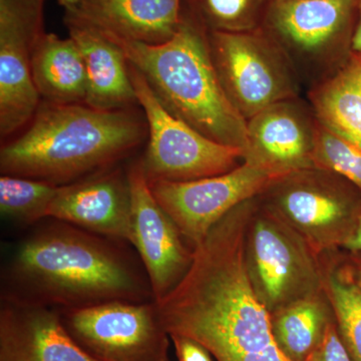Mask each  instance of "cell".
Listing matches in <instances>:
<instances>
[{"instance_id": "4fadbf2b", "label": "cell", "mask_w": 361, "mask_h": 361, "mask_svg": "<svg viewBox=\"0 0 361 361\" xmlns=\"http://www.w3.org/2000/svg\"><path fill=\"white\" fill-rule=\"evenodd\" d=\"M47 219L63 221L132 246V195L128 171L113 167L59 186Z\"/></svg>"}, {"instance_id": "d6986e66", "label": "cell", "mask_w": 361, "mask_h": 361, "mask_svg": "<svg viewBox=\"0 0 361 361\" xmlns=\"http://www.w3.org/2000/svg\"><path fill=\"white\" fill-rule=\"evenodd\" d=\"M33 84L40 99L56 104H85L87 75L75 40L45 32L32 59Z\"/></svg>"}, {"instance_id": "7402d4cb", "label": "cell", "mask_w": 361, "mask_h": 361, "mask_svg": "<svg viewBox=\"0 0 361 361\" xmlns=\"http://www.w3.org/2000/svg\"><path fill=\"white\" fill-rule=\"evenodd\" d=\"M272 0H183L182 11L208 32L257 30Z\"/></svg>"}, {"instance_id": "83f0119b", "label": "cell", "mask_w": 361, "mask_h": 361, "mask_svg": "<svg viewBox=\"0 0 361 361\" xmlns=\"http://www.w3.org/2000/svg\"><path fill=\"white\" fill-rule=\"evenodd\" d=\"M343 247L351 252H361V214L355 230L348 240L344 242Z\"/></svg>"}, {"instance_id": "44dd1931", "label": "cell", "mask_w": 361, "mask_h": 361, "mask_svg": "<svg viewBox=\"0 0 361 361\" xmlns=\"http://www.w3.org/2000/svg\"><path fill=\"white\" fill-rule=\"evenodd\" d=\"M332 322L324 304L314 295L304 297L273 312V336L290 361H305L319 345Z\"/></svg>"}, {"instance_id": "5b68a950", "label": "cell", "mask_w": 361, "mask_h": 361, "mask_svg": "<svg viewBox=\"0 0 361 361\" xmlns=\"http://www.w3.org/2000/svg\"><path fill=\"white\" fill-rule=\"evenodd\" d=\"M356 20L357 0H272L261 30L308 90L350 58Z\"/></svg>"}, {"instance_id": "ffe728a7", "label": "cell", "mask_w": 361, "mask_h": 361, "mask_svg": "<svg viewBox=\"0 0 361 361\" xmlns=\"http://www.w3.org/2000/svg\"><path fill=\"white\" fill-rule=\"evenodd\" d=\"M307 99L320 123L361 149V52L308 90Z\"/></svg>"}, {"instance_id": "9a60e30c", "label": "cell", "mask_w": 361, "mask_h": 361, "mask_svg": "<svg viewBox=\"0 0 361 361\" xmlns=\"http://www.w3.org/2000/svg\"><path fill=\"white\" fill-rule=\"evenodd\" d=\"M317 118L308 99H285L268 106L247 121L245 159L288 175L315 168L314 149Z\"/></svg>"}, {"instance_id": "277c9868", "label": "cell", "mask_w": 361, "mask_h": 361, "mask_svg": "<svg viewBox=\"0 0 361 361\" xmlns=\"http://www.w3.org/2000/svg\"><path fill=\"white\" fill-rule=\"evenodd\" d=\"M208 32L183 13L173 39L145 44L104 35L148 82L161 104L209 139L244 149L247 121L228 99L211 59Z\"/></svg>"}, {"instance_id": "ac0fdd59", "label": "cell", "mask_w": 361, "mask_h": 361, "mask_svg": "<svg viewBox=\"0 0 361 361\" xmlns=\"http://www.w3.org/2000/svg\"><path fill=\"white\" fill-rule=\"evenodd\" d=\"M84 58L87 75L85 104L102 111L139 108L123 49L94 28L65 23Z\"/></svg>"}, {"instance_id": "9c48e42d", "label": "cell", "mask_w": 361, "mask_h": 361, "mask_svg": "<svg viewBox=\"0 0 361 361\" xmlns=\"http://www.w3.org/2000/svg\"><path fill=\"white\" fill-rule=\"evenodd\" d=\"M284 176L245 160L225 174L186 182L153 180L149 185L194 248L233 209L257 198Z\"/></svg>"}, {"instance_id": "4316f807", "label": "cell", "mask_w": 361, "mask_h": 361, "mask_svg": "<svg viewBox=\"0 0 361 361\" xmlns=\"http://www.w3.org/2000/svg\"><path fill=\"white\" fill-rule=\"evenodd\" d=\"M178 361H216L202 344L189 337L171 334Z\"/></svg>"}, {"instance_id": "5bb4252c", "label": "cell", "mask_w": 361, "mask_h": 361, "mask_svg": "<svg viewBox=\"0 0 361 361\" xmlns=\"http://www.w3.org/2000/svg\"><path fill=\"white\" fill-rule=\"evenodd\" d=\"M249 249L257 292L268 310L275 311L313 295L315 272L300 244L274 216L257 218Z\"/></svg>"}, {"instance_id": "f1b7e54d", "label": "cell", "mask_w": 361, "mask_h": 361, "mask_svg": "<svg viewBox=\"0 0 361 361\" xmlns=\"http://www.w3.org/2000/svg\"><path fill=\"white\" fill-rule=\"evenodd\" d=\"M348 269L357 286L361 289V252H353Z\"/></svg>"}, {"instance_id": "3957f363", "label": "cell", "mask_w": 361, "mask_h": 361, "mask_svg": "<svg viewBox=\"0 0 361 361\" xmlns=\"http://www.w3.org/2000/svg\"><path fill=\"white\" fill-rule=\"evenodd\" d=\"M147 139L141 109L102 111L42 99L25 129L2 142L0 172L63 186L116 167Z\"/></svg>"}, {"instance_id": "7a4b0ae2", "label": "cell", "mask_w": 361, "mask_h": 361, "mask_svg": "<svg viewBox=\"0 0 361 361\" xmlns=\"http://www.w3.org/2000/svg\"><path fill=\"white\" fill-rule=\"evenodd\" d=\"M51 220L14 251L2 274L1 299L56 310L156 301L129 244Z\"/></svg>"}, {"instance_id": "ba28073f", "label": "cell", "mask_w": 361, "mask_h": 361, "mask_svg": "<svg viewBox=\"0 0 361 361\" xmlns=\"http://www.w3.org/2000/svg\"><path fill=\"white\" fill-rule=\"evenodd\" d=\"M68 334L99 361H170L171 336L156 301L58 310Z\"/></svg>"}, {"instance_id": "603a6c76", "label": "cell", "mask_w": 361, "mask_h": 361, "mask_svg": "<svg viewBox=\"0 0 361 361\" xmlns=\"http://www.w3.org/2000/svg\"><path fill=\"white\" fill-rule=\"evenodd\" d=\"M59 186L20 176L0 177V211L2 216L20 224L32 225L47 219L49 206Z\"/></svg>"}, {"instance_id": "e0dca14e", "label": "cell", "mask_w": 361, "mask_h": 361, "mask_svg": "<svg viewBox=\"0 0 361 361\" xmlns=\"http://www.w3.org/2000/svg\"><path fill=\"white\" fill-rule=\"evenodd\" d=\"M0 361H99L73 341L56 308L1 299Z\"/></svg>"}, {"instance_id": "484cf974", "label": "cell", "mask_w": 361, "mask_h": 361, "mask_svg": "<svg viewBox=\"0 0 361 361\" xmlns=\"http://www.w3.org/2000/svg\"><path fill=\"white\" fill-rule=\"evenodd\" d=\"M305 361H351L339 336L336 323L330 322L319 345Z\"/></svg>"}, {"instance_id": "d4e9b609", "label": "cell", "mask_w": 361, "mask_h": 361, "mask_svg": "<svg viewBox=\"0 0 361 361\" xmlns=\"http://www.w3.org/2000/svg\"><path fill=\"white\" fill-rule=\"evenodd\" d=\"M312 161L315 168L341 176L361 192V149L318 118Z\"/></svg>"}, {"instance_id": "8992f818", "label": "cell", "mask_w": 361, "mask_h": 361, "mask_svg": "<svg viewBox=\"0 0 361 361\" xmlns=\"http://www.w3.org/2000/svg\"><path fill=\"white\" fill-rule=\"evenodd\" d=\"M129 70L137 103L148 125L146 151L139 161L148 182H186L213 177L243 163L244 149L213 141L176 118L130 63Z\"/></svg>"}, {"instance_id": "7c38bea8", "label": "cell", "mask_w": 361, "mask_h": 361, "mask_svg": "<svg viewBox=\"0 0 361 361\" xmlns=\"http://www.w3.org/2000/svg\"><path fill=\"white\" fill-rule=\"evenodd\" d=\"M132 195V247L141 260L156 301L186 275L193 249L185 246L179 228L156 200L139 161L128 169Z\"/></svg>"}, {"instance_id": "6da1fadb", "label": "cell", "mask_w": 361, "mask_h": 361, "mask_svg": "<svg viewBox=\"0 0 361 361\" xmlns=\"http://www.w3.org/2000/svg\"><path fill=\"white\" fill-rule=\"evenodd\" d=\"M253 200L214 226L194 247L186 275L156 301L170 336L194 339L216 361H290L278 348L251 275L246 241Z\"/></svg>"}, {"instance_id": "30bf717a", "label": "cell", "mask_w": 361, "mask_h": 361, "mask_svg": "<svg viewBox=\"0 0 361 361\" xmlns=\"http://www.w3.org/2000/svg\"><path fill=\"white\" fill-rule=\"evenodd\" d=\"M264 194L277 213L316 243L343 246L361 214L360 190L341 176L322 169L284 176Z\"/></svg>"}, {"instance_id": "8fae6325", "label": "cell", "mask_w": 361, "mask_h": 361, "mask_svg": "<svg viewBox=\"0 0 361 361\" xmlns=\"http://www.w3.org/2000/svg\"><path fill=\"white\" fill-rule=\"evenodd\" d=\"M45 0H0V137L6 142L39 108L32 59L44 37Z\"/></svg>"}, {"instance_id": "f546056e", "label": "cell", "mask_w": 361, "mask_h": 361, "mask_svg": "<svg viewBox=\"0 0 361 361\" xmlns=\"http://www.w3.org/2000/svg\"><path fill=\"white\" fill-rule=\"evenodd\" d=\"M353 51L361 52V0H357V20H356Z\"/></svg>"}, {"instance_id": "52a82bcc", "label": "cell", "mask_w": 361, "mask_h": 361, "mask_svg": "<svg viewBox=\"0 0 361 361\" xmlns=\"http://www.w3.org/2000/svg\"><path fill=\"white\" fill-rule=\"evenodd\" d=\"M208 39L221 85L246 121L272 104L300 97L302 85L295 71L261 28L209 32Z\"/></svg>"}, {"instance_id": "2e32d148", "label": "cell", "mask_w": 361, "mask_h": 361, "mask_svg": "<svg viewBox=\"0 0 361 361\" xmlns=\"http://www.w3.org/2000/svg\"><path fill=\"white\" fill-rule=\"evenodd\" d=\"M183 0H59L65 23H78L118 39L161 44L182 23Z\"/></svg>"}, {"instance_id": "cb8c5ba5", "label": "cell", "mask_w": 361, "mask_h": 361, "mask_svg": "<svg viewBox=\"0 0 361 361\" xmlns=\"http://www.w3.org/2000/svg\"><path fill=\"white\" fill-rule=\"evenodd\" d=\"M329 296L339 336L351 361H361V289L348 268L329 277Z\"/></svg>"}]
</instances>
